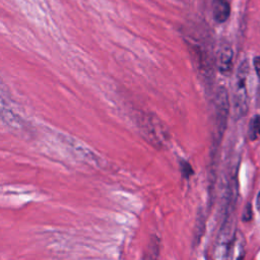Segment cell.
Returning <instances> with one entry per match:
<instances>
[{
    "mask_svg": "<svg viewBox=\"0 0 260 260\" xmlns=\"http://www.w3.org/2000/svg\"><path fill=\"white\" fill-rule=\"evenodd\" d=\"M250 72V65L248 60L244 59L236 73L234 94H233V106L234 112L237 118L244 117L249 109L248 106V77Z\"/></svg>",
    "mask_w": 260,
    "mask_h": 260,
    "instance_id": "1",
    "label": "cell"
},
{
    "mask_svg": "<svg viewBox=\"0 0 260 260\" xmlns=\"http://www.w3.org/2000/svg\"><path fill=\"white\" fill-rule=\"evenodd\" d=\"M236 241V221L233 212H228L217 234L214 248V258L226 259L232 257V249Z\"/></svg>",
    "mask_w": 260,
    "mask_h": 260,
    "instance_id": "2",
    "label": "cell"
},
{
    "mask_svg": "<svg viewBox=\"0 0 260 260\" xmlns=\"http://www.w3.org/2000/svg\"><path fill=\"white\" fill-rule=\"evenodd\" d=\"M214 141L216 143L215 146L218 147V144L226 128L228 118L230 114V99L228 91L223 86H219L216 90L214 100Z\"/></svg>",
    "mask_w": 260,
    "mask_h": 260,
    "instance_id": "3",
    "label": "cell"
},
{
    "mask_svg": "<svg viewBox=\"0 0 260 260\" xmlns=\"http://www.w3.org/2000/svg\"><path fill=\"white\" fill-rule=\"evenodd\" d=\"M0 117L3 119V121L15 127H18L22 123L21 120L17 116H15L13 112L9 109L8 91L1 78H0Z\"/></svg>",
    "mask_w": 260,
    "mask_h": 260,
    "instance_id": "4",
    "label": "cell"
},
{
    "mask_svg": "<svg viewBox=\"0 0 260 260\" xmlns=\"http://www.w3.org/2000/svg\"><path fill=\"white\" fill-rule=\"evenodd\" d=\"M217 69L223 75H229L233 68V50L229 45H222L217 53Z\"/></svg>",
    "mask_w": 260,
    "mask_h": 260,
    "instance_id": "5",
    "label": "cell"
},
{
    "mask_svg": "<svg viewBox=\"0 0 260 260\" xmlns=\"http://www.w3.org/2000/svg\"><path fill=\"white\" fill-rule=\"evenodd\" d=\"M213 17L217 22H224L231 12V6L228 0H214L212 5Z\"/></svg>",
    "mask_w": 260,
    "mask_h": 260,
    "instance_id": "6",
    "label": "cell"
},
{
    "mask_svg": "<svg viewBox=\"0 0 260 260\" xmlns=\"http://www.w3.org/2000/svg\"><path fill=\"white\" fill-rule=\"evenodd\" d=\"M248 136L251 140H255L260 137V116L257 115L252 118L248 128Z\"/></svg>",
    "mask_w": 260,
    "mask_h": 260,
    "instance_id": "7",
    "label": "cell"
},
{
    "mask_svg": "<svg viewBox=\"0 0 260 260\" xmlns=\"http://www.w3.org/2000/svg\"><path fill=\"white\" fill-rule=\"evenodd\" d=\"M204 226H205V220H204V215L203 212L200 210L198 212V217L196 219V224H195V233H194V245H197L198 242H200V239L203 235L204 232Z\"/></svg>",
    "mask_w": 260,
    "mask_h": 260,
    "instance_id": "8",
    "label": "cell"
},
{
    "mask_svg": "<svg viewBox=\"0 0 260 260\" xmlns=\"http://www.w3.org/2000/svg\"><path fill=\"white\" fill-rule=\"evenodd\" d=\"M181 171H182V175L185 178H189L193 174L192 167L187 161H181Z\"/></svg>",
    "mask_w": 260,
    "mask_h": 260,
    "instance_id": "9",
    "label": "cell"
},
{
    "mask_svg": "<svg viewBox=\"0 0 260 260\" xmlns=\"http://www.w3.org/2000/svg\"><path fill=\"white\" fill-rule=\"evenodd\" d=\"M243 220L244 221H248L252 218V206L250 203H248L244 209V212H243V216H242Z\"/></svg>",
    "mask_w": 260,
    "mask_h": 260,
    "instance_id": "10",
    "label": "cell"
},
{
    "mask_svg": "<svg viewBox=\"0 0 260 260\" xmlns=\"http://www.w3.org/2000/svg\"><path fill=\"white\" fill-rule=\"evenodd\" d=\"M254 67H255L258 79L260 80V57H255L254 58Z\"/></svg>",
    "mask_w": 260,
    "mask_h": 260,
    "instance_id": "11",
    "label": "cell"
},
{
    "mask_svg": "<svg viewBox=\"0 0 260 260\" xmlns=\"http://www.w3.org/2000/svg\"><path fill=\"white\" fill-rule=\"evenodd\" d=\"M256 206H257V210L260 212V192L257 195V199H256Z\"/></svg>",
    "mask_w": 260,
    "mask_h": 260,
    "instance_id": "12",
    "label": "cell"
}]
</instances>
